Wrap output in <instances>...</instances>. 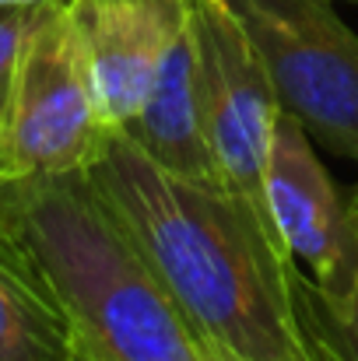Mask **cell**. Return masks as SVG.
Wrapping results in <instances>:
<instances>
[{
	"mask_svg": "<svg viewBox=\"0 0 358 361\" xmlns=\"http://www.w3.org/2000/svg\"><path fill=\"white\" fill-rule=\"evenodd\" d=\"M71 319L74 361H211L81 172L7 186Z\"/></svg>",
	"mask_w": 358,
	"mask_h": 361,
	"instance_id": "2",
	"label": "cell"
},
{
	"mask_svg": "<svg viewBox=\"0 0 358 361\" xmlns=\"http://www.w3.org/2000/svg\"><path fill=\"white\" fill-rule=\"evenodd\" d=\"M249 32L278 109L313 144L358 161V32L338 0H229Z\"/></svg>",
	"mask_w": 358,
	"mask_h": 361,
	"instance_id": "4",
	"label": "cell"
},
{
	"mask_svg": "<svg viewBox=\"0 0 358 361\" xmlns=\"http://www.w3.org/2000/svg\"><path fill=\"white\" fill-rule=\"evenodd\" d=\"M42 4H67V0H0V7H42Z\"/></svg>",
	"mask_w": 358,
	"mask_h": 361,
	"instance_id": "13",
	"label": "cell"
},
{
	"mask_svg": "<svg viewBox=\"0 0 358 361\" xmlns=\"http://www.w3.org/2000/svg\"><path fill=\"white\" fill-rule=\"evenodd\" d=\"M208 351H211V361H246V358H239V355H232L229 348H218V344H208Z\"/></svg>",
	"mask_w": 358,
	"mask_h": 361,
	"instance_id": "12",
	"label": "cell"
},
{
	"mask_svg": "<svg viewBox=\"0 0 358 361\" xmlns=\"http://www.w3.org/2000/svg\"><path fill=\"white\" fill-rule=\"evenodd\" d=\"M352 221H355L358 245V190L348 197ZM292 284V312L299 326V341L309 361H358V252L355 277L345 298H327L309 274H302V263H292L288 274Z\"/></svg>",
	"mask_w": 358,
	"mask_h": 361,
	"instance_id": "10",
	"label": "cell"
},
{
	"mask_svg": "<svg viewBox=\"0 0 358 361\" xmlns=\"http://www.w3.org/2000/svg\"><path fill=\"white\" fill-rule=\"evenodd\" d=\"M263 186L274 228L292 259L309 267L313 284L327 298H345L358 252L352 204L316 154L313 137L285 113L274 126Z\"/></svg>",
	"mask_w": 358,
	"mask_h": 361,
	"instance_id": "6",
	"label": "cell"
},
{
	"mask_svg": "<svg viewBox=\"0 0 358 361\" xmlns=\"http://www.w3.org/2000/svg\"><path fill=\"white\" fill-rule=\"evenodd\" d=\"M186 14L197 46L204 130L222 186L274 228L263 176L281 109L267 67L229 0H186Z\"/></svg>",
	"mask_w": 358,
	"mask_h": 361,
	"instance_id": "5",
	"label": "cell"
},
{
	"mask_svg": "<svg viewBox=\"0 0 358 361\" xmlns=\"http://www.w3.org/2000/svg\"><path fill=\"white\" fill-rule=\"evenodd\" d=\"M0 361H74L67 309L0 186Z\"/></svg>",
	"mask_w": 358,
	"mask_h": 361,
	"instance_id": "9",
	"label": "cell"
},
{
	"mask_svg": "<svg viewBox=\"0 0 358 361\" xmlns=\"http://www.w3.org/2000/svg\"><path fill=\"white\" fill-rule=\"evenodd\" d=\"M81 176L208 344L246 361H306L295 259L242 197L158 169L126 130H106Z\"/></svg>",
	"mask_w": 358,
	"mask_h": 361,
	"instance_id": "1",
	"label": "cell"
},
{
	"mask_svg": "<svg viewBox=\"0 0 358 361\" xmlns=\"http://www.w3.org/2000/svg\"><path fill=\"white\" fill-rule=\"evenodd\" d=\"M102 140L71 4H42L0 95V186L85 172Z\"/></svg>",
	"mask_w": 358,
	"mask_h": 361,
	"instance_id": "3",
	"label": "cell"
},
{
	"mask_svg": "<svg viewBox=\"0 0 358 361\" xmlns=\"http://www.w3.org/2000/svg\"><path fill=\"white\" fill-rule=\"evenodd\" d=\"M133 137V144L165 172L201 183V186H222L208 130L201 109V81H197V46L190 32V14L183 32L172 39L141 109L133 120L119 126Z\"/></svg>",
	"mask_w": 358,
	"mask_h": 361,
	"instance_id": "8",
	"label": "cell"
},
{
	"mask_svg": "<svg viewBox=\"0 0 358 361\" xmlns=\"http://www.w3.org/2000/svg\"><path fill=\"white\" fill-rule=\"evenodd\" d=\"M338 4H358V0H338Z\"/></svg>",
	"mask_w": 358,
	"mask_h": 361,
	"instance_id": "14",
	"label": "cell"
},
{
	"mask_svg": "<svg viewBox=\"0 0 358 361\" xmlns=\"http://www.w3.org/2000/svg\"><path fill=\"white\" fill-rule=\"evenodd\" d=\"M32 14L35 7H0V95H4L7 74L14 67V56H18V46H21V35Z\"/></svg>",
	"mask_w": 358,
	"mask_h": 361,
	"instance_id": "11",
	"label": "cell"
},
{
	"mask_svg": "<svg viewBox=\"0 0 358 361\" xmlns=\"http://www.w3.org/2000/svg\"><path fill=\"white\" fill-rule=\"evenodd\" d=\"M88 63L92 99L106 130L141 109L172 39L186 25V0H67Z\"/></svg>",
	"mask_w": 358,
	"mask_h": 361,
	"instance_id": "7",
	"label": "cell"
}]
</instances>
